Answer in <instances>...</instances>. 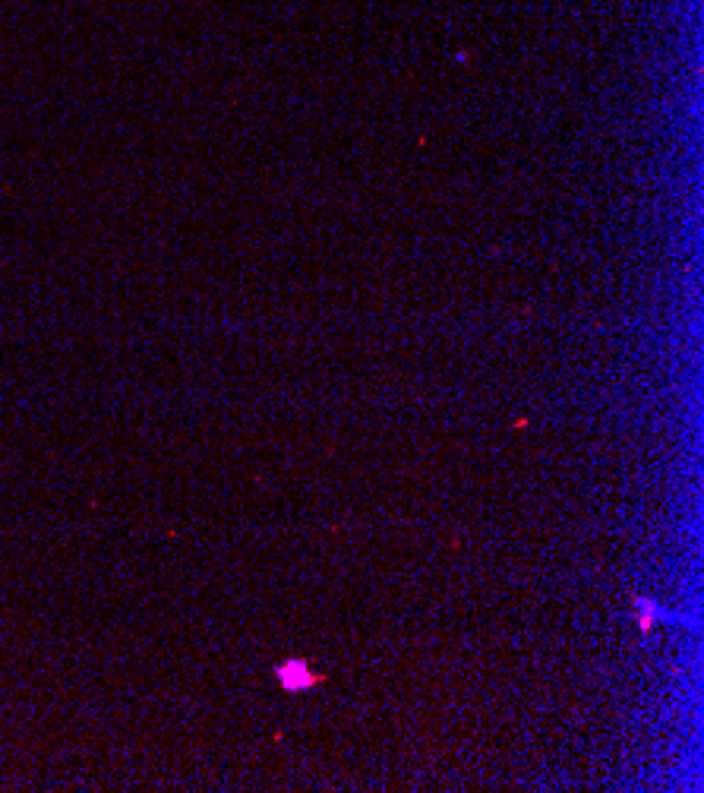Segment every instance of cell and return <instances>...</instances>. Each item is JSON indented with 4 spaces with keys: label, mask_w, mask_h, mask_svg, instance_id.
<instances>
[{
    "label": "cell",
    "mask_w": 704,
    "mask_h": 793,
    "mask_svg": "<svg viewBox=\"0 0 704 793\" xmlns=\"http://www.w3.org/2000/svg\"><path fill=\"white\" fill-rule=\"evenodd\" d=\"M275 679L282 683V689L288 692H303V689H313V686L322 683V673H316L313 668H310L307 661H301V657H294V661H284L275 668Z\"/></svg>",
    "instance_id": "cell-1"
}]
</instances>
